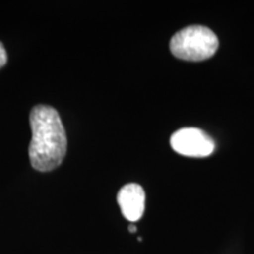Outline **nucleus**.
Instances as JSON below:
<instances>
[{"instance_id": "nucleus-3", "label": "nucleus", "mask_w": 254, "mask_h": 254, "mask_svg": "<svg viewBox=\"0 0 254 254\" xmlns=\"http://www.w3.org/2000/svg\"><path fill=\"white\" fill-rule=\"evenodd\" d=\"M170 142L177 153L192 158L208 157L215 148L213 139L195 127H185L173 133Z\"/></svg>"}, {"instance_id": "nucleus-6", "label": "nucleus", "mask_w": 254, "mask_h": 254, "mask_svg": "<svg viewBox=\"0 0 254 254\" xmlns=\"http://www.w3.org/2000/svg\"><path fill=\"white\" fill-rule=\"evenodd\" d=\"M128 231L131 232V233H135V232H136V226L134 224H133V222L128 226Z\"/></svg>"}, {"instance_id": "nucleus-2", "label": "nucleus", "mask_w": 254, "mask_h": 254, "mask_svg": "<svg viewBox=\"0 0 254 254\" xmlns=\"http://www.w3.org/2000/svg\"><path fill=\"white\" fill-rule=\"evenodd\" d=\"M219 47L218 37L211 28L201 25L183 28L170 41V50L177 58L201 62L213 57Z\"/></svg>"}, {"instance_id": "nucleus-4", "label": "nucleus", "mask_w": 254, "mask_h": 254, "mask_svg": "<svg viewBox=\"0 0 254 254\" xmlns=\"http://www.w3.org/2000/svg\"><path fill=\"white\" fill-rule=\"evenodd\" d=\"M119 207L127 220L131 222L138 221L145 211V190L138 184H127L119 190Z\"/></svg>"}, {"instance_id": "nucleus-5", "label": "nucleus", "mask_w": 254, "mask_h": 254, "mask_svg": "<svg viewBox=\"0 0 254 254\" xmlns=\"http://www.w3.org/2000/svg\"><path fill=\"white\" fill-rule=\"evenodd\" d=\"M7 63V53H6V50L2 43H0V68L4 67Z\"/></svg>"}, {"instance_id": "nucleus-1", "label": "nucleus", "mask_w": 254, "mask_h": 254, "mask_svg": "<svg viewBox=\"0 0 254 254\" xmlns=\"http://www.w3.org/2000/svg\"><path fill=\"white\" fill-rule=\"evenodd\" d=\"M32 140L28 155L33 168L40 172L55 170L63 163L67 151V138L58 111L37 105L31 111Z\"/></svg>"}]
</instances>
